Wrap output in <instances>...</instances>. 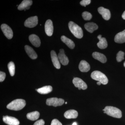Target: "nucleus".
<instances>
[{"label": "nucleus", "instance_id": "nucleus-1", "mask_svg": "<svg viewBox=\"0 0 125 125\" xmlns=\"http://www.w3.org/2000/svg\"><path fill=\"white\" fill-rule=\"evenodd\" d=\"M26 102L23 99H16L12 101L7 106V108L14 111H19L23 109L26 105Z\"/></svg>", "mask_w": 125, "mask_h": 125}, {"label": "nucleus", "instance_id": "nucleus-2", "mask_svg": "<svg viewBox=\"0 0 125 125\" xmlns=\"http://www.w3.org/2000/svg\"><path fill=\"white\" fill-rule=\"evenodd\" d=\"M69 27L70 31L75 37L78 39H81L83 38V30L79 25L74 22L70 21L69 23Z\"/></svg>", "mask_w": 125, "mask_h": 125}, {"label": "nucleus", "instance_id": "nucleus-3", "mask_svg": "<svg viewBox=\"0 0 125 125\" xmlns=\"http://www.w3.org/2000/svg\"><path fill=\"white\" fill-rule=\"evenodd\" d=\"M104 113H106L110 116L117 118H120L122 116V112L120 110L117 108L107 106L104 108Z\"/></svg>", "mask_w": 125, "mask_h": 125}, {"label": "nucleus", "instance_id": "nucleus-4", "mask_svg": "<svg viewBox=\"0 0 125 125\" xmlns=\"http://www.w3.org/2000/svg\"><path fill=\"white\" fill-rule=\"evenodd\" d=\"M91 76L93 79L98 81L104 85L108 83L107 77L101 72L98 71L93 72L91 74Z\"/></svg>", "mask_w": 125, "mask_h": 125}, {"label": "nucleus", "instance_id": "nucleus-5", "mask_svg": "<svg viewBox=\"0 0 125 125\" xmlns=\"http://www.w3.org/2000/svg\"><path fill=\"white\" fill-rule=\"evenodd\" d=\"M46 104L48 106H52L54 107L60 106L64 103V99L57 98H52L47 99L46 100Z\"/></svg>", "mask_w": 125, "mask_h": 125}, {"label": "nucleus", "instance_id": "nucleus-6", "mask_svg": "<svg viewBox=\"0 0 125 125\" xmlns=\"http://www.w3.org/2000/svg\"><path fill=\"white\" fill-rule=\"evenodd\" d=\"M38 23V18L37 16H32L28 18L24 22L25 27L32 28L36 27Z\"/></svg>", "mask_w": 125, "mask_h": 125}, {"label": "nucleus", "instance_id": "nucleus-7", "mask_svg": "<svg viewBox=\"0 0 125 125\" xmlns=\"http://www.w3.org/2000/svg\"><path fill=\"white\" fill-rule=\"evenodd\" d=\"M1 28L3 33L7 38L10 39L13 38V31L11 28L7 25L5 24H3L1 26Z\"/></svg>", "mask_w": 125, "mask_h": 125}, {"label": "nucleus", "instance_id": "nucleus-8", "mask_svg": "<svg viewBox=\"0 0 125 125\" xmlns=\"http://www.w3.org/2000/svg\"><path fill=\"white\" fill-rule=\"evenodd\" d=\"M73 83L76 88L79 90H85L87 88L86 83L80 78H75L73 80Z\"/></svg>", "mask_w": 125, "mask_h": 125}, {"label": "nucleus", "instance_id": "nucleus-9", "mask_svg": "<svg viewBox=\"0 0 125 125\" xmlns=\"http://www.w3.org/2000/svg\"><path fill=\"white\" fill-rule=\"evenodd\" d=\"M3 121L5 123L9 125H19L20 122L17 118L8 116H4Z\"/></svg>", "mask_w": 125, "mask_h": 125}, {"label": "nucleus", "instance_id": "nucleus-10", "mask_svg": "<svg viewBox=\"0 0 125 125\" xmlns=\"http://www.w3.org/2000/svg\"><path fill=\"white\" fill-rule=\"evenodd\" d=\"M58 57L60 62L63 65H66L69 62V60L67 56L65 54L64 51L63 49H61Z\"/></svg>", "mask_w": 125, "mask_h": 125}, {"label": "nucleus", "instance_id": "nucleus-11", "mask_svg": "<svg viewBox=\"0 0 125 125\" xmlns=\"http://www.w3.org/2000/svg\"><path fill=\"white\" fill-rule=\"evenodd\" d=\"M53 23L52 21L50 20L47 21L45 24V32L47 36H52L53 32Z\"/></svg>", "mask_w": 125, "mask_h": 125}, {"label": "nucleus", "instance_id": "nucleus-12", "mask_svg": "<svg viewBox=\"0 0 125 125\" xmlns=\"http://www.w3.org/2000/svg\"><path fill=\"white\" fill-rule=\"evenodd\" d=\"M99 13L102 16L103 18L106 20H108L111 18V12L109 10L103 7H99L98 9Z\"/></svg>", "mask_w": 125, "mask_h": 125}, {"label": "nucleus", "instance_id": "nucleus-13", "mask_svg": "<svg viewBox=\"0 0 125 125\" xmlns=\"http://www.w3.org/2000/svg\"><path fill=\"white\" fill-rule=\"evenodd\" d=\"M32 4V1L31 0H24L18 6V9L19 10H29L30 8V6Z\"/></svg>", "mask_w": 125, "mask_h": 125}, {"label": "nucleus", "instance_id": "nucleus-14", "mask_svg": "<svg viewBox=\"0 0 125 125\" xmlns=\"http://www.w3.org/2000/svg\"><path fill=\"white\" fill-rule=\"evenodd\" d=\"M51 55L52 61L54 66L58 69H60L61 65L60 62L55 52L54 51H52L51 52Z\"/></svg>", "mask_w": 125, "mask_h": 125}, {"label": "nucleus", "instance_id": "nucleus-15", "mask_svg": "<svg viewBox=\"0 0 125 125\" xmlns=\"http://www.w3.org/2000/svg\"><path fill=\"white\" fill-rule=\"evenodd\" d=\"M25 49L28 55L33 60H34L37 58V55L35 51L31 47L28 45L25 46Z\"/></svg>", "mask_w": 125, "mask_h": 125}, {"label": "nucleus", "instance_id": "nucleus-16", "mask_svg": "<svg viewBox=\"0 0 125 125\" xmlns=\"http://www.w3.org/2000/svg\"><path fill=\"white\" fill-rule=\"evenodd\" d=\"M30 41L34 46L38 47L41 44V42L39 37L36 34H31L29 37Z\"/></svg>", "mask_w": 125, "mask_h": 125}, {"label": "nucleus", "instance_id": "nucleus-17", "mask_svg": "<svg viewBox=\"0 0 125 125\" xmlns=\"http://www.w3.org/2000/svg\"><path fill=\"white\" fill-rule=\"evenodd\" d=\"M114 41L117 43H122L125 42V30L117 34L115 36Z\"/></svg>", "mask_w": 125, "mask_h": 125}, {"label": "nucleus", "instance_id": "nucleus-18", "mask_svg": "<svg viewBox=\"0 0 125 125\" xmlns=\"http://www.w3.org/2000/svg\"><path fill=\"white\" fill-rule=\"evenodd\" d=\"M79 69L82 72H85L89 71L90 70V66L86 61L82 60L79 65Z\"/></svg>", "mask_w": 125, "mask_h": 125}, {"label": "nucleus", "instance_id": "nucleus-19", "mask_svg": "<svg viewBox=\"0 0 125 125\" xmlns=\"http://www.w3.org/2000/svg\"><path fill=\"white\" fill-rule=\"evenodd\" d=\"M92 56L94 58L99 61L102 63H105L107 60L105 56L100 52H94L93 53Z\"/></svg>", "mask_w": 125, "mask_h": 125}, {"label": "nucleus", "instance_id": "nucleus-20", "mask_svg": "<svg viewBox=\"0 0 125 125\" xmlns=\"http://www.w3.org/2000/svg\"><path fill=\"white\" fill-rule=\"evenodd\" d=\"M97 38L99 40V42L97 44L98 47L101 49H104L107 47L108 44L107 40L105 38H102V35L98 36Z\"/></svg>", "mask_w": 125, "mask_h": 125}, {"label": "nucleus", "instance_id": "nucleus-21", "mask_svg": "<svg viewBox=\"0 0 125 125\" xmlns=\"http://www.w3.org/2000/svg\"><path fill=\"white\" fill-rule=\"evenodd\" d=\"M64 116L67 119L76 118L78 116V113L75 110L71 109L65 113Z\"/></svg>", "mask_w": 125, "mask_h": 125}, {"label": "nucleus", "instance_id": "nucleus-22", "mask_svg": "<svg viewBox=\"0 0 125 125\" xmlns=\"http://www.w3.org/2000/svg\"><path fill=\"white\" fill-rule=\"evenodd\" d=\"M84 28L89 32L93 33L98 29V26L95 23L88 22L85 24Z\"/></svg>", "mask_w": 125, "mask_h": 125}, {"label": "nucleus", "instance_id": "nucleus-23", "mask_svg": "<svg viewBox=\"0 0 125 125\" xmlns=\"http://www.w3.org/2000/svg\"><path fill=\"white\" fill-rule=\"evenodd\" d=\"M61 39L70 49H73L74 48L75 44L73 42L67 37L62 36L61 37Z\"/></svg>", "mask_w": 125, "mask_h": 125}, {"label": "nucleus", "instance_id": "nucleus-24", "mask_svg": "<svg viewBox=\"0 0 125 125\" xmlns=\"http://www.w3.org/2000/svg\"><path fill=\"white\" fill-rule=\"evenodd\" d=\"M52 87L51 86L47 85L38 89L37 90V91L42 94H46L52 92Z\"/></svg>", "mask_w": 125, "mask_h": 125}, {"label": "nucleus", "instance_id": "nucleus-25", "mask_svg": "<svg viewBox=\"0 0 125 125\" xmlns=\"http://www.w3.org/2000/svg\"><path fill=\"white\" fill-rule=\"evenodd\" d=\"M40 116V113L38 111H34L30 113L27 114V118L32 121L37 120Z\"/></svg>", "mask_w": 125, "mask_h": 125}, {"label": "nucleus", "instance_id": "nucleus-26", "mask_svg": "<svg viewBox=\"0 0 125 125\" xmlns=\"http://www.w3.org/2000/svg\"><path fill=\"white\" fill-rule=\"evenodd\" d=\"M8 69L11 76H13L15 73V65L13 62H9L8 64Z\"/></svg>", "mask_w": 125, "mask_h": 125}, {"label": "nucleus", "instance_id": "nucleus-27", "mask_svg": "<svg viewBox=\"0 0 125 125\" xmlns=\"http://www.w3.org/2000/svg\"><path fill=\"white\" fill-rule=\"evenodd\" d=\"M82 16L83 19L85 20H90L92 18V14L87 11H84L82 14Z\"/></svg>", "mask_w": 125, "mask_h": 125}, {"label": "nucleus", "instance_id": "nucleus-28", "mask_svg": "<svg viewBox=\"0 0 125 125\" xmlns=\"http://www.w3.org/2000/svg\"><path fill=\"white\" fill-rule=\"evenodd\" d=\"M125 53L123 52L120 51H119L117 54L116 60L118 62H121L124 59Z\"/></svg>", "mask_w": 125, "mask_h": 125}, {"label": "nucleus", "instance_id": "nucleus-29", "mask_svg": "<svg viewBox=\"0 0 125 125\" xmlns=\"http://www.w3.org/2000/svg\"><path fill=\"white\" fill-rule=\"evenodd\" d=\"M91 2L90 0H83L80 2V4L81 5L85 7L86 6L90 4Z\"/></svg>", "mask_w": 125, "mask_h": 125}, {"label": "nucleus", "instance_id": "nucleus-30", "mask_svg": "<svg viewBox=\"0 0 125 125\" xmlns=\"http://www.w3.org/2000/svg\"><path fill=\"white\" fill-rule=\"evenodd\" d=\"M6 74L4 72L0 71V82H1L4 81L5 79Z\"/></svg>", "mask_w": 125, "mask_h": 125}, {"label": "nucleus", "instance_id": "nucleus-31", "mask_svg": "<svg viewBox=\"0 0 125 125\" xmlns=\"http://www.w3.org/2000/svg\"><path fill=\"white\" fill-rule=\"evenodd\" d=\"M51 125H62V124L56 119H54L52 121Z\"/></svg>", "mask_w": 125, "mask_h": 125}, {"label": "nucleus", "instance_id": "nucleus-32", "mask_svg": "<svg viewBox=\"0 0 125 125\" xmlns=\"http://www.w3.org/2000/svg\"><path fill=\"white\" fill-rule=\"evenodd\" d=\"M45 125V121L42 119L39 120L37 121L33 125Z\"/></svg>", "mask_w": 125, "mask_h": 125}, {"label": "nucleus", "instance_id": "nucleus-33", "mask_svg": "<svg viewBox=\"0 0 125 125\" xmlns=\"http://www.w3.org/2000/svg\"><path fill=\"white\" fill-rule=\"evenodd\" d=\"M122 16V18L123 19L125 20V11L123 12Z\"/></svg>", "mask_w": 125, "mask_h": 125}, {"label": "nucleus", "instance_id": "nucleus-34", "mask_svg": "<svg viewBox=\"0 0 125 125\" xmlns=\"http://www.w3.org/2000/svg\"><path fill=\"white\" fill-rule=\"evenodd\" d=\"M97 84L98 85H101V84L102 83H101V82H97Z\"/></svg>", "mask_w": 125, "mask_h": 125}, {"label": "nucleus", "instance_id": "nucleus-35", "mask_svg": "<svg viewBox=\"0 0 125 125\" xmlns=\"http://www.w3.org/2000/svg\"><path fill=\"white\" fill-rule=\"evenodd\" d=\"M72 125H77V123H76V122H74V123H73V124H72Z\"/></svg>", "mask_w": 125, "mask_h": 125}, {"label": "nucleus", "instance_id": "nucleus-36", "mask_svg": "<svg viewBox=\"0 0 125 125\" xmlns=\"http://www.w3.org/2000/svg\"><path fill=\"white\" fill-rule=\"evenodd\" d=\"M124 66H125V62H124Z\"/></svg>", "mask_w": 125, "mask_h": 125}, {"label": "nucleus", "instance_id": "nucleus-37", "mask_svg": "<svg viewBox=\"0 0 125 125\" xmlns=\"http://www.w3.org/2000/svg\"><path fill=\"white\" fill-rule=\"evenodd\" d=\"M65 104H67V102H66L65 103Z\"/></svg>", "mask_w": 125, "mask_h": 125}]
</instances>
